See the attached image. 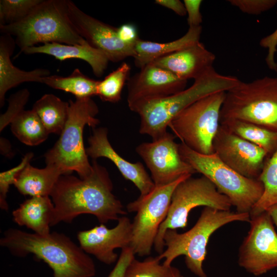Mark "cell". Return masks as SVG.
<instances>
[{
    "instance_id": "cell-1",
    "label": "cell",
    "mask_w": 277,
    "mask_h": 277,
    "mask_svg": "<svg viewBox=\"0 0 277 277\" xmlns=\"http://www.w3.org/2000/svg\"><path fill=\"white\" fill-rule=\"evenodd\" d=\"M91 173L77 178L62 175L51 194L54 208L51 226L61 222L70 223L80 215H94L101 224L118 220L127 212L121 202L112 193L113 184L106 169L96 160Z\"/></svg>"
},
{
    "instance_id": "cell-2",
    "label": "cell",
    "mask_w": 277,
    "mask_h": 277,
    "mask_svg": "<svg viewBox=\"0 0 277 277\" xmlns=\"http://www.w3.org/2000/svg\"><path fill=\"white\" fill-rule=\"evenodd\" d=\"M0 244L16 256L33 254L50 267L53 277H93L96 273L89 254L63 233L41 235L10 228L4 233Z\"/></svg>"
},
{
    "instance_id": "cell-3",
    "label": "cell",
    "mask_w": 277,
    "mask_h": 277,
    "mask_svg": "<svg viewBox=\"0 0 277 277\" xmlns=\"http://www.w3.org/2000/svg\"><path fill=\"white\" fill-rule=\"evenodd\" d=\"M240 82L235 76L219 73L213 67L194 80L188 88L164 97L142 101L129 108L140 116L139 132L154 140L168 132L171 121L187 107L207 95L226 92Z\"/></svg>"
},
{
    "instance_id": "cell-4",
    "label": "cell",
    "mask_w": 277,
    "mask_h": 277,
    "mask_svg": "<svg viewBox=\"0 0 277 277\" xmlns=\"http://www.w3.org/2000/svg\"><path fill=\"white\" fill-rule=\"evenodd\" d=\"M249 213L220 210L205 207L195 224L187 231L180 233L169 229L164 236L166 249L157 257L163 264L170 266L173 261L185 255L187 267L198 277H207L203 263L207 254L206 247L210 236L226 224L235 221L249 223Z\"/></svg>"
},
{
    "instance_id": "cell-5",
    "label": "cell",
    "mask_w": 277,
    "mask_h": 277,
    "mask_svg": "<svg viewBox=\"0 0 277 277\" xmlns=\"http://www.w3.org/2000/svg\"><path fill=\"white\" fill-rule=\"evenodd\" d=\"M64 128L53 147L45 154L46 165L54 166L64 174L76 171L80 177L88 176L92 170L83 142L86 125L93 129L100 123L95 118L98 109L91 98L69 100Z\"/></svg>"
},
{
    "instance_id": "cell-6",
    "label": "cell",
    "mask_w": 277,
    "mask_h": 277,
    "mask_svg": "<svg viewBox=\"0 0 277 277\" xmlns=\"http://www.w3.org/2000/svg\"><path fill=\"white\" fill-rule=\"evenodd\" d=\"M3 34L14 36L21 51L38 43L83 45L87 42L72 27L65 12V0H43L22 20L0 25Z\"/></svg>"
},
{
    "instance_id": "cell-7",
    "label": "cell",
    "mask_w": 277,
    "mask_h": 277,
    "mask_svg": "<svg viewBox=\"0 0 277 277\" xmlns=\"http://www.w3.org/2000/svg\"><path fill=\"white\" fill-rule=\"evenodd\" d=\"M236 120L277 131V77L241 81L225 93L220 123Z\"/></svg>"
},
{
    "instance_id": "cell-8",
    "label": "cell",
    "mask_w": 277,
    "mask_h": 277,
    "mask_svg": "<svg viewBox=\"0 0 277 277\" xmlns=\"http://www.w3.org/2000/svg\"><path fill=\"white\" fill-rule=\"evenodd\" d=\"M183 159L196 172L208 178L217 190L226 196L232 206L240 213H249L261 198L264 186L258 179H250L239 174L224 164L214 153L203 154L179 144Z\"/></svg>"
},
{
    "instance_id": "cell-9",
    "label": "cell",
    "mask_w": 277,
    "mask_h": 277,
    "mask_svg": "<svg viewBox=\"0 0 277 277\" xmlns=\"http://www.w3.org/2000/svg\"><path fill=\"white\" fill-rule=\"evenodd\" d=\"M202 206L229 211L232 204L229 199L203 175L199 177L191 176L177 185L172 193L167 216L154 241L153 247L159 254L164 250V236L166 230L185 228L190 211Z\"/></svg>"
},
{
    "instance_id": "cell-10",
    "label": "cell",
    "mask_w": 277,
    "mask_h": 277,
    "mask_svg": "<svg viewBox=\"0 0 277 277\" xmlns=\"http://www.w3.org/2000/svg\"><path fill=\"white\" fill-rule=\"evenodd\" d=\"M225 93L216 92L197 100L171 121L168 127L182 143L201 154L214 153L212 144L220 125Z\"/></svg>"
},
{
    "instance_id": "cell-11",
    "label": "cell",
    "mask_w": 277,
    "mask_h": 277,
    "mask_svg": "<svg viewBox=\"0 0 277 277\" xmlns=\"http://www.w3.org/2000/svg\"><path fill=\"white\" fill-rule=\"evenodd\" d=\"M192 175H186L167 185L155 186L149 193L140 196L127 206L128 212H136L132 224V236L130 247L135 254L148 255L159 228L165 220L172 193L177 185Z\"/></svg>"
},
{
    "instance_id": "cell-12",
    "label": "cell",
    "mask_w": 277,
    "mask_h": 277,
    "mask_svg": "<svg viewBox=\"0 0 277 277\" xmlns=\"http://www.w3.org/2000/svg\"><path fill=\"white\" fill-rule=\"evenodd\" d=\"M250 229L239 251L238 264L259 276L277 267V233L267 211L250 216Z\"/></svg>"
},
{
    "instance_id": "cell-13",
    "label": "cell",
    "mask_w": 277,
    "mask_h": 277,
    "mask_svg": "<svg viewBox=\"0 0 277 277\" xmlns=\"http://www.w3.org/2000/svg\"><path fill=\"white\" fill-rule=\"evenodd\" d=\"M135 151L150 170L155 186L167 185L196 173L183 159L179 144L175 142L174 135L168 132L151 142L140 144Z\"/></svg>"
},
{
    "instance_id": "cell-14",
    "label": "cell",
    "mask_w": 277,
    "mask_h": 277,
    "mask_svg": "<svg viewBox=\"0 0 277 277\" xmlns=\"http://www.w3.org/2000/svg\"><path fill=\"white\" fill-rule=\"evenodd\" d=\"M65 12L74 30L89 45L103 52L109 61L118 62L134 57V46L120 41L117 28L87 14L69 0H65Z\"/></svg>"
},
{
    "instance_id": "cell-15",
    "label": "cell",
    "mask_w": 277,
    "mask_h": 277,
    "mask_svg": "<svg viewBox=\"0 0 277 277\" xmlns=\"http://www.w3.org/2000/svg\"><path fill=\"white\" fill-rule=\"evenodd\" d=\"M212 145L214 153L224 164L248 178L258 179L268 158L263 149L221 125Z\"/></svg>"
},
{
    "instance_id": "cell-16",
    "label": "cell",
    "mask_w": 277,
    "mask_h": 277,
    "mask_svg": "<svg viewBox=\"0 0 277 277\" xmlns=\"http://www.w3.org/2000/svg\"><path fill=\"white\" fill-rule=\"evenodd\" d=\"M117 225L112 228L104 224L78 232L77 235L80 246L87 254L94 255L100 262L111 265L118 258L114 252L129 247L132 240V224L127 216H120Z\"/></svg>"
},
{
    "instance_id": "cell-17",
    "label": "cell",
    "mask_w": 277,
    "mask_h": 277,
    "mask_svg": "<svg viewBox=\"0 0 277 277\" xmlns=\"http://www.w3.org/2000/svg\"><path fill=\"white\" fill-rule=\"evenodd\" d=\"M187 81L152 63L127 81L128 107L140 102L168 96L186 88Z\"/></svg>"
},
{
    "instance_id": "cell-18",
    "label": "cell",
    "mask_w": 277,
    "mask_h": 277,
    "mask_svg": "<svg viewBox=\"0 0 277 277\" xmlns=\"http://www.w3.org/2000/svg\"><path fill=\"white\" fill-rule=\"evenodd\" d=\"M106 128H93V133L88 138L89 146L86 148L87 155L93 160L104 157L110 160L117 167L123 176L132 182L144 196L155 187L151 177L140 162L132 163L122 157L111 145Z\"/></svg>"
},
{
    "instance_id": "cell-19",
    "label": "cell",
    "mask_w": 277,
    "mask_h": 277,
    "mask_svg": "<svg viewBox=\"0 0 277 277\" xmlns=\"http://www.w3.org/2000/svg\"><path fill=\"white\" fill-rule=\"evenodd\" d=\"M215 60V55L199 42L151 63L188 81L196 79L213 68Z\"/></svg>"
},
{
    "instance_id": "cell-20",
    "label": "cell",
    "mask_w": 277,
    "mask_h": 277,
    "mask_svg": "<svg viewBox=\"0 0 277 277\" xmlns=\"http://www.w3.org/2000/svg\"><path fill=\"white\" fill-rule=\"evenodd\" d=\"M23 52L26 54H46L61 61L70 58L83 60L90 65L93 73L97 77L103 75L109 61L103 52L88 43L83 45L47 43L29 47Z\"/></svg>"
},
{
    "instance_id": "cell-21",
    "label": "cell",
    "mask_w": 277,
    "mask_h": 277,
    "mask_svg": "<svg viewBox=\"0 0 277 277\" xmlns=\"http://www.w3.org/2000/svg\"><path fill=\"white\" fill-rule=\"evenodd\" d=\"M15 41L6 34L0 39V105L4 106L6 93L10 89L24 82L42 83L43 78L50 75L45 69H36L26 71L13 65L10 56L14 49Z\"/></svg>"
},
{
    "instance_id": "cell-22",
    "label": "cell",
    "mask_w": 277,
    "mask_h": 277,
    "mask_svg": "<svg viewBox=\"0 0 277 277\" xmlns=\"http://www.w3.org/2000/svg\"><path fill=\"white\" fill-rule=\"evenodd\" d=\"M54 208L49 196H32L13 210V220L19 226H26L34 233L46 235L50 232Z\"/></svg>"
},
{
    "instance_id": "cell-23",
    "label": "cell",
    "mask_w": 277,
    "mask_h": 277,
    "mask_svg": "<svg viewBox=\"0 0 277 277\" xmlns=\"http://www.w3.org/2000/svg\"><path fill=\"white\" fill-rule=\"evenodd\" d=\"M202 26L189 27L181 37L167 43L139 39L134 45V64L140 69L162 57L186 48L200 42Z\"/></svg>"
},
{
    "instance_id": "cell-24",
    "label": "cell",
    "mask_w": 277,
    "mask_h": 277,
    "mask_svg": "<svg viewBox=\"0 0 277 277\" xmlns=\"http://www.w3.org/2000/svg\"><path fill=\"white\" fill-rule=\"evenodd\" d=\"M64 174L57 168L46 165L43 169L28 163L17 175L14 185L22 194L50 196L60 177Z\"/></svg>"
},
{
    "instance_id": "cell-25",
    "label": "cell",
    "mask_w": 277,
    "mask_h": 277,
    "mask_svg": "<svg viewBox=\"0 0 277 277\" xmlns=\"http://www.w3.org/2000/svg\"><path fill=\"white\" fill-rule=\"evenodd\" d=\"M220 125L235 135L263 149L266 152L268 158L277 150V131L254 123L236 120L223 121Z\"/></svg>"
},
{
    "instance_id": "cell-26",
    "label": "cell",
    "mask_w": 277,
    "mask_h": 277,
    "mask_svg": "<svg viewBox=\"0 0 277 277\" xmlns=\"http://www.w3.org/2000/svg\"><path fill=\"white\" fill-rule=\"evenodd\" d=\"M69 103L52 94H46L34 104L36 112L49 133L61 134L66 124Z\"/></svg>"
},
{
    "instance_id": "cell-27",
    "label": "cell",
    "mask_w": 277,
    "mask_h": 277,
    "mask_svg": "<svg viewBox=\"0 0 277 277\" xmlns=\"http://www.w3.org/2000/svg\"><path fill=\"white\" fill-rule=\"evenodd\" d=\"M11 130L22 143L36 146L44 142L49 133L40 118L33 110L19 112L12 120Z\"/></svg>"
},
{
    "instance_id": "cell-28",
    "label": "cell",
    "mask_w": 277,
    "mask_h": 277,
    "mask_svg": "<svg viewBox=\"0 0 277 277\" xmlns=\"http://www.w3.org/2000/svg\"><path fill=\"white\" fill-rule=\"evenodd\" d=\"M98 81L84 75L77 68L69 76L63 77L53 75L44 77L42 83L55 89L73 94L76 98H91L96 95Z\"/></svg>"
},
{
    "instance_id": "cell-29",
    "label": "cell",
    "mask_w": 277,
    "mask_h": 277,
    "mask_svg": "<svg viewBox=\"0 0 277 277\" xmlns=\"http://www.w3.org/2000/svg\"><path fill=\"white\" fill-rule=\"evenodd\" d=\"M258 179L264 186V191L259 200L249 212L256 215L277 204V150L267 159Z\"/></svg>"
},
{
    "instance_id": "cell-30",
    "label": "cell",
    "mask_w": 277,
    "mask_h": 277,
    "mask_svg": "<svg viewBox=\"0 0 277 277\" xmlns=\"http://www.w3.org/2000/svg\"><path fill=\"white\" fill-rule=\"evenodd\" d=\"M130 65L123 63L102 81H98L96 95L104 102L117 103L121 99L123 87L129 78Z\"/></svg>"
},
{
    "instance_id": "cell-31",
    "label": "cell",
    "mask_w": 277,
    "mask_h": 277,
    "mask_svg": "<svg viewBox=\"0 0 277 277\" xmlns=\"http://www.w3.org/2000/svg\"><path fill=\"white\" fill-rule=\"evenodd\" d=\"M157 256L141 261L135 258L127 267L124 277H183L180 270L161 264Z\"/></svg>"
},
{
    "instance_id": "cell-32",
    "label": "cell",
    "mask_w": 277,
    "mask_h": 277,
    "mask_svg": "<svg viewBox=\"0 0 277 277\" xmlns=\"http://www.w3.org/2000/svg\"><path fill=\"white\" fill-rule=\"evenodd\" d=\"M43 0H1L0 25L19 22L27 17Z\"/></svg>"
},
{
    "instance_id": "cell-33",
    "label": "cell",
    "mask_w": 277,
    "mask_h": 277,
    "mask_svg": "<svg viewBox=\"0 0 277 277\" xmlns=\"http://www.w3.org/2000/svg\"><path fill=\"white\" fill-rule=\"evenodd\" d=\"M33 156V153H27L20 164L16 167L0 173V207L2 210H8V205L7 202V194L9 187L13 184L19 173L30 163Z\"/></svg>"
},
{
    "instance_id": "cell-34",
    "label": "cell",
    "mask_w": 277,
    "mask_h": 277,
    "mask_svg": "<svg viewBox=\"0 0 277 277\" xmlns=\"http://www.w3.org/2000/svg\"><path fill=\"white\" fill-rule=\"evenodd\" d=\"M29 92L24 89L11 96L9 100V107L7 111L1 115L0 131L11 123L13 118L21 111L28 100Z\"/></svg>"
},
{
    "instance_id": "cell-35",
    "label": "cell",
    "mask_w": 277,
    "mask_h": 277,
    "mask_svg": "<svg viewBox=\"0 0 277 277\" xmlns=\"http://www.w3.org/2000/svg\"><path fill=\"white\" fill-rule=\"evenodd\" d=\"M229 3L242 12L250 15H259L277 4V0H230Z\"/></svg>"
},
{
    "instance_id": "cell-36",
    "label": "cell",
    "mask_w": 277,
    "mask_h": 277,
    "mask_svg": "<svg viewBox=\"0 0 277 277\" xmlns=\"http://www.w3.org/2000/svg\"><path fill=\"white\" fill-rule=\"evenodd\" d=\"M260 45L262 47L268 49L265 58L267 66L270 69L277 72V63L274 58L275 54L277 52V28L269 35L262 38Z\"/></svg>"
},
{
    "instance_id": "cell-37",
    "label": "cell",
    "mask_w": 277,
    "mask_h": 277,
    "mask_svg": "<svg viewBox=\"0 0 277 277\" xmlns=\"http://www.w3.org/2000/svg\"><path fill=\"white\" fill-rule=\"evenodd\" d=\"M135 254L131 247L122 249L116 263L108 277H124L129 264L135 258Z\"/></svg>"
},
{
    "instance_id": "cell-38",
    "label": "cell",
    "mask_w": 277,
    "mask_h": 277,
    "mask_svg": "<svg viewBox=\"0 0 277 277\" xmlns=\"http://www.w3.org/2000/svg\"><path fill=\"white\" fill-rule=\"evenodd\" d=\"M183 3L188 16L187 23L189 28L201 26L203 19L200 11L202 1L184 0Z\"/></svg>"
},
{
    "instance_id": "cell-39",
    "label": "cell",
    "mask_w": 277,
    "mask_h": 277,
    "mask_svg": "<svg viewBox=\"0 0 277 277\" xmlns=\"http://www.w3.org/2000/svg\"><path fill=\"white\" fill-rule=\"evenodd\" d=\"M117 34L120 41L128 45L134 46L140 39L136 26L131 23L124 24L117 28Z\"/></svg>"
},
{
    "instance_id": "cell-40",
    "label": "cell",
    "mask_w": 277,
    "mask_h": 277,
    "mask_svg": "<svg viewBox=\"0 0 277 277\" xmlns=\"http://www.w3.org/2000/svg\"><path fill=\"white\" fill-rule=\"evenodd\" d=\"M155 3L172 10L180 16L186 15L184 4L179 0H156Z\"/></svg>"
},
{
    "instance_id": "cell-41",
    "label": "cell",
    "mask_w": 277,
    "mask_h": 277,
    "mask_svg": "<svg viewBox=\"0 0 277 277\" xmlns=\"http://www.w3.org/2000/svg\"><path fill=\"white\" fill-rule=\"evenodd\" d=\"M1 153L6 156L11 154V146L9 142L4 138H1Z\"/></svg>"
},
{
    "instance_id": "cell-42",
    "label": "cell",
    "mask_w": 277,
    "mask_h": 277,
    "mask_svg": "<svg viewBox=\"0 0 277 277\" xmlns=\"http://www.w3.org/2000/svg\"><path fill=\"white\" fill-rule=\"evenodd\" d=\"M266 211L270 216L273 224L277 227V204L272 206Z\"/></svg>"
}]
</instances>
